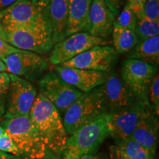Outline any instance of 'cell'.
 Segmentation results:
<instances>
[{
  "instance_id": "obj_1",
  "label": "cell",
  "mask_w": 159,
  "mask_h": 159,
  "mask_svg": "<svg viewBox=\"0 0 159 159\" xmlns=\"http://www.w3.org/2000/svg\"><path fill=\"white\" fill-rule=\"evenodd\" d=\"M29 116L49 153L59 158L68 138L59 111L39 93Z\"/></svg>"
},
{
  "instance_id": "obj_2",
  "label": "cell",
  "mask_w": 159,
  "mask_h": 159,
  "mask_svg": "<svg viewBox=\"0 0 159 159\" xmlns=\"http://www.w3.org/2000/svg\"><path fill=\"white\" fill-rule=\"evenodd\" d=\"M109 136L108 114H105L68 136L59 159H80L94 154Z\"/></svg>"
},
{
  "instance_id": "obj_3",
  "label": "cell",
  "mask_w": 159,
  "mask_h": 159,
  "mask_svg": "<svg viewBox=\"0 0 159 159\" xmlns=\"http://www.w3.org/2000/svg\"><path fill=\"white\" fill-rule=\"evenodd\" d=\"M0 125L16 145L21 159H47L54 157L47 150L29 115L4 119Z\"/></svg>"
},
{
  "instance_id": "obj_4",
  "label": "cell",
  "mask_w": 159,
  "mask_h": 159,
  "mask_svg": "<svg viewBox=\"0 0 159 159\" xmlns=\"http://www.w3.org/2000/svg\"><path fill=\"white\" fill-rule=\"evenodd\" d=\"M108 114L102 85L80 97L65 112L63 123L68 136Z\"/></svg>"
},
{
  "instance_id": "obj_5",
  "label": "cell",
  "mask_w": 159,
  "mask_h": 159,
  "mask_svg": "<svg viewBox=\"0 0 159 159\" xmlns=\"http://www.w3.org/2000/svg\"><path fill=\"white\" fill-rule=\"evenodd\" d=\"M2 27L5 41L21 50L46 55L50 52L55 44L49 27L17 25H5Z\"/></svg>"
},
{
  "instance_id": "obj_6",
  "label": "cell",
  "mask_w": 159,
  "mask_h": 159,
  "mask_svg": "<svg viewBox=\"0 0 159 159\" xmlns=\"http://www.w3.org/2000/svg\"><path fill=\"white\" fill-rule=\"evenodd\" d=\"M49 1L39 0L34 3L31 0H18L10 7L8 12L2 19V25L41 27L51 29Z\"/></svg>"
},
{
  "instance_id": "obj_7",
  "label": "cell",
  "mask_w": 159,
  "mask_h": 159,
  "mask_svg": "<svg viewBox=\"0 0 159 159\" xmlns=\"http://www.w3.org/2000/svg\"><path fill=\"white\" fill-rule=\"evenodd\" d=\"M10 85L4 119L27 116L37 97L35 85L28 80L9 74Z\"/></svg>"
},
{
  "instance_id": "obj_8",
  "label": "cell",
  "mask_w": 159,
  "mask_h": 159,
  "mask_svg": "<svg viewBox=\"0 0 159 159\" xmlns=\"http://www.w3.org/2000/svg\"><path fill=\"white\" fill-rule=\"evenodd\" d=\"M40 93L52 104L60 114H65L83 92L66 83L54 71L47 73L39 83Z\"/></svg>"
},
{
  "instance_id": "obj_9",
  "label": "cell",
  "mask_w": 159,
  "mask_h": 159,
  "mask_svg": "<svg viewBox=\"0 0 159 159\" xmlns=\"http://www.w3.org/2000/svg\"><path fill=\"white\" fill-rule=\"evenodd\" d=\"M157 73L158 67L138 60L127 58L123 61L120 76L136 98L142 100L149 108L148 91Z\"/></svg>"
},
{
  "instance_id": "obj_10",
  "label": "cell",
  "mask_w": 159,
  "mask_h": 159,
  "mask_svg": "<svg viewBox=\"0 0 159 159\" xmlns=\"http://www.w3.org/2000/svg\"><path fill=\"white\" fill-rule=\"evenodd\" d=\"M107 44L108 41L105 39L93 36L88 32L75 33L55 43L49 62L53 66H59L95 46Z\"/></svg>"
},
{
  "instance_id": "obj_11",
  "label": "cell",
  "mask_w": 159,
  "mask_h": 159,
  "mask_svg": "<svg viewBox=\"0 0 159 159\" xmlns=\"http://www.w3.org/2000/svg\"><path fill=\"white\" fill-rule=\"evenodd\" d=\"M148 106L136 99L128 106L108 114L110 136L119 142L132 136L136 125Z\"/></svg>"
},
{
  "instance_id": "obj_12",
  "label": "cell",
  "mask_w": 159,
  "mask_h": 159,
  "mask_svg": "<svg viewBox=\"0 0 159 159\" xmlns=\"http://www.w3.org/2000/svg\"><path fill=\"white\" fill-rule=\"evenodd\" d=\"M118 54L113 47L95 46L59 66L109 72L116 63Z\"/></svg>"
},
{
  "instance_id": "obj_13",
  "label": "cell",
  "mask_w": 159,
  "mask_h": 159,
  "mask_svg": "<svg viewBox=\"0 0 159 159\" xmlns=\"http://www.w3.org/2000/svg\"><path fill=\"white\" fill-rule=\"evenodd\" d=\"M2 61L9 74L30 82L43 75L49 66L48 61L41 55L25 50L10 55Z\"/></svg>"
},
{
  "instance_id": "obj_14",
  "label": "cell",
  "mask_w": 159,
  "mask_h": 159,
  "mask_svg": "<svg viewBox=\"0 0 159 159\" xmlns=\"http://www.w3.org/2000/svg\"><path fill=\"white\" fill-rule=\"evenodd\" d=\"M102 88L108 113L125 108L137 99L115 71L108 72Z\"/></svg>"
},
{
  "instance_id": "obj_15",
  "label": "cell",
  "mask_w": 159,
  "mask_h": 159,
  "mask_svg": "<svg viewBox=\"0 0 159 159\" xmlns=\"http://www.w3.org/2000/svg\"><path fill=\"white\" fill-rule=\"evenodd\" d=\"M53 71L66 83L81 92L90 91L104 83L108 72L54 66Z\"/></svg>"
},
{
  "instance_id": "obj_16",
  "label": "cell",
  "mask_w": 159,
  "mask_h": 159,
  "mask_svg": "<svg viewBox=\"0 0 159 159\" xmlns=\"http://www.w3.org/2000/svg\"><path fill=\"white\" fill-rule=\"evenodd\" d=\"M115 21L116 17L104 0H92L89 11V34L103 39L108 37Z\"/></svg>"
},
{
  "instance_id": "obj_17",
  "label": "cell",
  "mask_w": 159,
  "mask_h": 159,
  "mask_svg": "<svg viewBox=\"0 0 159 159\" xmlns=\"http://www.w3.org/2000/svg\"><path fill=\"white\" fill-rule=\"evenodd\" d=\"M158 116L148 108L139 120L131 137L143 148L156 155L158 143Z\"/></svg>"
},
{
  "instance_id": "obj_18",
  "label": "cell",
  "mask_w": 159,
  "mask_h": 159,
  "mask_svg": "<svg viewBox=\"0 0 159 159\" xmlns=\"http://www.w3.org/2000/svg\"><path fill=\"white\" fill-rule=\"evenodd\" d=\"M70 0H49V15L54 43L66 38Z\"/></svg>"
},
{
  "instance_id": "obj_19",
  "label": "cell",
  "mask_w": 159,
  "mask_h": 159,
  "mask_svg": "<svg viewBox=\"0 0 159 159\" xmlns=\"http://www.w3.org/2000/svg\"><path fill=\"white\" fill-rule=\"evenodd\" d=\"M92 0H70L66 37L88 32L89 28V11Z\"/></svg>"
},
{
  "instance_id": "obj_20",
  "label": "cell",
  "mask_w": 159,
  "mask_h": 159,
  "mask_svg": "<svg viewBox=\"0 0 159 159\" xmlns=\"http://www.w3.org/2000/svg\"><path fill=\"white\" fill-rule=\"evenodd\" d=\"M128 58L135 59L158 67L159 64V35L139 41L129 52Z\"/></svg>"
},
{
  "instance_id": "obj_21",
  "label": "cell",
  "mask_w": 159,
  "mask_h": 159,
  "mask_svg": "<svg viewBox=\"0 0 159 159\" xmlns=\"http://www.w3.org/2000/svg\"><path fill=\"white\" fill-rule=\"evenodd\" d=\"M111 155H116L126 159H154L155 158L154 154L143 148L131 136L111 146Z\"/></svg>"
},
{
  "instance_id": "obj_22",
  "label": "cell",
  "mask_w": 159,
  "mask_h": 159,
  "mask_svg": "<svg viewBox=\"0 0 159 159\" xmlns=\"http://www.w3.org/2000/svg\"><path fill=\"white\" fill-rule=\"evenodd\" d=\"M111 34L113 47L117 54L128 53L139 42L134 31L121 27L116 21H114Z\"/></svg>"
},
{
  "instance_id": "obj_23",
  "label": "cell",
  "mask_w": 159,
  "mask_h": 159,
  "mask_svg": "<svg viewBox=\"0 0 159 159\" xmlns=\"http://www.w3.org/2000/svg\"><path fill=\"white\" fill-rule=\"evenodd\" d=\"M139 41L159 35V21L142 17L137 20L134 30Z\"/></svg>"
},
{
  "instance_id": "obj_24",
  "label": "cell",
  "mask_w": 159,
  "mask_h": 159,
  "mask_svg": "<svg viewBox=\"0 0 159 159\" xmlns=\"http://www.w3.org/2000/svg\"><path fill=\"white\" fill-rule=\"evenodd\" d=\"M149 108L155 114H159V76L157 73L151 82L148 91Z\"/></svg>"
},
{
  "instance_id": "obj_25",
  "label": "cell",
  "mask_w": 159,
  "mask_h": 159,
  "mask_svg": "<svg viewBox=\"0 0 159 159\" xmlns=\"http://www.w3.org/2000/svg\"><path fill=\"white\" fill-rule=\"evenodd\" d=\"M115 21L121 27L134 31L137 22V18L134 12L125 4L122 11L119 13L117 19Z\"/></svg>"
},
{
  "instance_id": "obj_26",
  "label": "cell",
  "mask_w": 159,
  "mask_h": 159,
  "mask_svg": "<svg viewBox=\"0 0 159 159\" xmlns=\"http://www.w3.org/2000/svg\"><path fill=\"white\" fill-rule=\"evenodd\" d=\"M9 85V73L0 72V119L3 118L5 113Z\"/></svg>"
},
{
  "instance_id": "obj_27",
  "label": "cell",
  "mask_w": 159,
  "mask_h": 159,
  "mask_svg": "<svg viewBox=\"0 0 159 159\" xmlns=\"http://www.w3.org/2000/svg\"><path fill=\"white\" fill-rule=\"evenodd\" d=\"M143 17L159 21V0H147Z\"/></svg>"
},
{
  "instance_id": "obj_28",
  "label": "cell",
  "mask_w": 159,
  "mask_h": 159,
  "mask_svg": "<svg viewBox=\"0 0 159 159\" xmlns=\"http://www.w3.org/2000/svg\"><path fill=\"white\" fill-rule=\"evenodd\" d=\"M0 151L14 155V156L20 158V152L19 149L17 148L16 145L11 139V137L6 133L3 136H0Z\"/></svg>"
},
{
  "instance_id": "obj_29",
  "label": "cell",
  "mask_w": 159,
  "mask_h": 159,
  "mask_svg": "<svg viewBox=\"0 0 159 159\" xmlns=\"http://www.w3.org/2000/svg\"><path fill=\"white\" fill-rule=\"evenodd\" d=\"M147 0H126V5L134 12L137 20L141 19L144 15V8Z\"/></svg>"
},
{
  "instance_id": "obj_30",
  "label": "cell",
  "mask_w": 159,
  "mask_h": 159,
  "mask_svg": "<svg viewBox=\"0 0 159 159\" xmlns=\"http://www.w3.org/2000/svg\"><path fill=\"white\" fill-rule=\"evenodd\" d=\"M21 49H19L7 43L5 40L0 39V59L2 61L10 55L19 52Z\"/></svg>"
},
{
  "instance_id": "obj_31",
  "label": "cell",
  "mask_w": 159,
  "mask_h": 159,
  "mask_svg": "<svg viewBox=\"0 0 159 159\" xmlns=\"http://www.w3.org/2000/svg\"><path fill=\"white\" fill-rule=\"evenodd\" d=\"M126 0H104L115 17L118 16L120 13V9Z\"/></svg>"
},
{
  "instance_id": "obj_32",
  "label": "cell",
  "mask_w": 159,
  "mask_h": 159,
  "mask_svg": "<svg viewBox=\"0 0 159 159\" xmlns=\"http://www.w3.org/2000/svg\"><path fill=\"white\" fill-rule=\"evenodd\" d=\"M10 7H11V6H10ZM10 7H7V8L5 9V10H3V11H0V39H4V40H5V35H4L3 27H2V24H1V21H2V19H3V17L5 16L6 13L8 12L9 9H10Z\"/></svg>"
},
{
  "instance_id": "obj_33",
  "label": "cell",
  "mask_w": 159,
  "mask_h": 159,
  "mask_svg": "<svg viewBox=\"0 0 159 159\" xmlns=\"http://www.w3.org/2000/svg\"><path fill=\"white\" fill-rule=\"evenodd\" d=\"M17 1L18 0H0V11L7 8Z\"/></svg>"
},
{
  "instance_id": "obj_34",
  "label": "cell",
  "mask_w": 159,
  "mask_h": 159,
  "mask_svg": "<svg viewBox=\"0 0 159 159\" xmlns=\"http://www.w3.org/2000/svg\"><path fill=\"white\" fill-rule=\"evenodd\" d=\"M0 159H21L19 157L16 156L14 155H12L7 152H4L0 151Z\"/></svg>"
},
{
  "instance_id": "obj_35",
  "label": "cell",
  "mask_w": 159,
  "mask_h": 159,
  "mask_svg": "<svg viewBox=\"0 0 159 159\" xmlns=\"http://www.w3.org/2000/svg\"><path fill=\"white\" fill-rule=\"evenodd\" d=\"M0 72H7L6 66L1 59H0Z\"/></svg>"
},
{
  "instance_id": "obj_36",
  "label": "cell",
  "mask_w": 159,
  "mask_h": 159,
  "mask_svg": "<svg viewBox=\"0 0 159 159\" xmlns=\"http://www.w3.org/2000/svg\"><path fill=\"white\" fill-rule=\"evenodd\" d=\"M80 159H99V158L97 155L90 154V155H87V156L83 157V158Z\"/></svg>"
},
{
  "instance_id": "obj_37",
  "label": "cell",
  "mask_w": 159,
  "mask_h": 159,
  "mask_svg": "<svg viewBox=\"0 0 159 159\" xmlns=\"http://www.w3.org/2000/svg\"><path fill=\"white\" fill-rule=\"evenodd\" d=\"M111 157L112 159H126V158H122V157H121V156H116V155H111Z\"/></svg>"
},
{
  "instance_id": "obj_38",
  "label": "cell",
  "mask_w": 159,
  "mask_h": 159,
  "mask_svg": "<svg viewBox=\"0 0 159 159\" xmlns=\"http://www.w3.org/2000/svg\"><path fill=\"white\" fill-rule=\"evenodd\" d=\"M5 130H4V128H2V127L1 126V125H0V136H3L4 134H5Z\"/></svg>"
},
{
  "instance_id": "obj_39",
  "label": "cell",
  "mask_w": 159,
  "mask_h": 159,
  "mask_svg": "<svg viewBox=\"0 0 159 159\" xmlns=\"http://www.w3.org/2000/svg\"><path fill=\"white\" fill-rule=\"evenodd\" d=\"M47 159H59V158H55V157H49V158H47Z\"/></svg>"
},
{
  "instance_id": "obj_40",
  "label": "cell",
  "mask_w": 159,
  "mask_h": 159,
  "mask_svg": "<svg viewBox=\"0 0 159 159\" xmlns=\"http://www.w3.org/2000/svg\"><path fill=\"white\" fill-rule=\"evenodd\" d=\"M39 0H31V2H34V3H35V2H39Z\"/></svg>"
}]
</instances>
